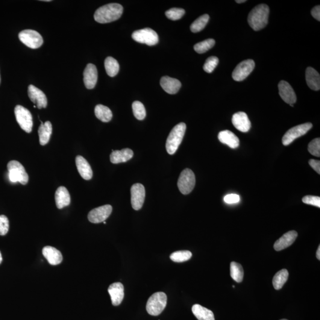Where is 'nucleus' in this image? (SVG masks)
<instances>
[{
  "instance_id": "1",
  "label": "nucleus",
  "mask_w": 320,
  "mask_h": 320,
  "mask_svg": "<svg viewBox=\"0 0 320 320\" xmlns=\"http://www.w3.org/2000/svg\"><path fill=\"white\" fill-rule=\"evenodd\" d=\"M269 7L266 4H259L255 7L248 17L249 26L255 31H259L268 25L269 16Z\"/></svg>"
},
{
  "instance_id": "2",
  "label": "nucleus",
  "mask_w": 320,
  "mask_h": 320,
  "mask_svg": "<svg viewBox=\"0 0 320 320\" xmlns=\"http://www.w3.org/2000/svg\"><path fill=\"white\" fill-rule=\"evenodd\" d=\"M123 7L117 3L104 5L96 11L94 18L99 23H108L115 21L121 17Z\"/></svg>"
},
{
  "instance_id": "3",
  "label": "nucleus",
  "mask_w": 320,
  "mask_h": 320,
  "mask_svg": "<svg viewBox=\"0 0 320 320\" xmlns=\"http://www.w3.org/2000/svg\"><path fill=\"white\" fill-rule=\"evenodd\" d=\"M186 130V124L181 122L176 125L170 132L166 145L167 151L169 154H174L178 150L179 145L183 141Z\"/></svg>"
},
{
  "instance_id": "4",
  "label": "nucleus",
  "mask_w": 320,
  "mask_h": 320,
  "mask_svg": "<svg viewBox=\"0 0 320 320\" xmlns=\"http://www.w3.org/2000/svg\"><path fill=\"white\" fill-rule=\"evenodd\" d=\"M167 302V297L165 293L162 292L154 293L148 299L146 304V311L151 316L160 315L166 308Z\"/></svg>"
},
{
  "instance_id": "5",
  "label": "nucleus",
  "mask_w": 320,
  "mask_h": 320,
  "mask_svg": "<svg viewBox=\"0 0 320 320\" xmlns=\"http://www.w3.org/2000/svg\"><path fill=\"white\" fill-rule=\"evenodd\" d=\"M8 176L10 180L13 183L19 182L22 184L25 185L28 183L29 176L26 173L22 164L16 160L10 161L7 164Z\"/></svg>"
},
{
  "instance_id": "6",
  "label": "nucleus",
  "mask_w": 320,
  "mask_h": 320,
  "mask_svg": "<svg viewBox=\"0 0 320 320\" xmlns=\"http://www.w3.org/2000/svg\"><path fill=\"white\" fill-rule=\"evenodd\" d=\"M196 183L194 173L189 169H186L179 176L178 186L182 194L187 195L194 189Z\"/></svg>"
},
{
  "instance_id": "7",
  "label": "nucleus",
  "mask_w": 320,
  "mask_h": 320,
  "mask_svg": "<svg viewBox=\"0 0 320 320\" xmlns=\"http://www.w3.org/2000/svg\"><path fill=\"white\" fill-rule=\"evenodd\" d=\"M17 123L26 133H31L33 127L32 114L27 108L22 106L17 105L14 109Z\"/></svg>"
},
{
  "instance_id": "8",
  "label": "nucleus",
  "mask_w": 320,
  "mask_h": 320,
  "mask_svg": "<svg viewBox=\"0 0 320 320\" xmlns=\"http://www.w3.org/2000/svg\"><path fill=\"white\" fill-rule=\"evenodd\" d=\"M132 37L136 42L146 44L148 46L157 45L159 41L158 34L150 28L135 31L132 35Z\"/></svg>"
},
{
  "instance_id": "9",
  "label": "nucleus",
  "mask_w": 320,
  "mask_h": 320,
  "mask_svg": "<svg viewBox=\"0 0 320 320\" xmlns=\"http://www.w3.org/2000/svg\"><path fill=\"white\" fill-rule=\"evenodd\" d=\"M19 38L23 43L32 49L39 48L43 43L42 36L37 32L30 29L20 32Z\"/></svg>"
},
{
  "instance_id": "10",
  "label": "nucleus",
  "mask_w": 320,
  "mask_h": 320,
  "mask_svg": "<svg viewBox=\"0 0 320 320\" xmlns=\"http://www.w3.org/2000/svg\"><path fill=\"white\" fill-rule=\"evenodd\" d=\"M313 127L312 123H306L294 126L287 131L283 138L284 145H289L293 141L306 134Z\"/></svg>"
},
{
  "instance_id": "11",
  "label": "nucleus",
  "mask_w": 320,
  "mask_h": 320,
  "mask_svg": "<svg viewBox=\"0 0 320 320\" xmlns=\"http://www.w3.org/2000/svg\"><path fill=\"white\" fill-rule=\"evenodd\" d=\"M255 67L254 61L252 60L243 61L234 69L232 77L235 81H242L248 77L253 71Z\"/></svg>"
},
{
  "instance_id": "12",
  "label": "nucleus",
  "mask_w": 320,
  "mask_h": 320,
  "mask_svg": "<svg viewBox=\"0 0 320 320\" xmlns=\"http://www.w3.org/2000/svg\"><path fill=\"white\" fill-rule=\"evenodd\" d=\"M131 205L135 210L142 209L145 201V190L144 186L140 183H136L131 187Z\"/></svg>"
},
{
  "instance_id": "13",
  "label": "nucleus",
  "mask_w": 320,
  "mask_h": 320,
  "mask_svg": "<svg viewBox=\"0 0 320 320\" xmlns=\"http://www.w3.org/2000/svg\"><path fill=\"white\" fill-rule=\"evenodd\" d=\"M111 212L112 207L111 205H106L91 211L88 215V219L94 224H99L105 221L110 215Z\"/></svg>"
},
{
  "instance_id": "14",
  "label": "nucleus",
  "mask_w": 320,
  "mask_h": 320,
  "mask_svg": "<svg viewBox=\"0 0 320 320\" xmlns=\"http://www.w3.org/2000/svg\"><path fill=\"white\" fill-rule=\"evenodd\" d=\"M28 96L31 101L36 105L39 109L46 107L48 101L45 93L34 85H30L28 87Z\"/></svg>"
},
{
  "instance_id": "15",
  "label": "nucleus",
  "mask_w": 320,
  "mask_h": 320,
  "mask_svg": "<svg viewBox=\"0 0 320 320\" xmlns=\"http://www.w3.org/2000/svg\"><path fill=\"white\" fill-rule=\"evenodd\" d=\"M279 94L286 104L293 105L296 101L294 90L290 85L285 81H281L278 84Z\"/></svg>"
},
{
  "instance_id": "16",
  "label": "nucleus",
  "mask_w": 320,
  "mask_h": 320,
  "mask_svg": "<svg viewBox=\"0 0 320 320\" xmlns=\"http://www.w3.org/2000/svg\"><path fill=\"white\" fill-rule=\"evenodd\" d=\"M232 123L237 130L242 133H248L251 128L250 120L248 114L243 111L235 113L232 117Z\"/></svg>"
},
{
  "instance_id": "17",
  "label": "nucleus",
  "mask_w": 320,
  "mask_h": 320,
  "mask_svg": "<svg viewBox=\"0 0 320 320\" xmlns=\"http://www.w3.org/2000/svg\"><path fill=\"white\" fill-rule=\"evenodd\" d=\"M84 83L87 89H93L98 82V73L96 67L92 64H87L84 71Z\"/></svg>"
},
{
  "instance_id": "18",
  "label": "nucleus",
  "mask_w": 320,
  "mask_h": 320,
  "mask_svg": "<svg viewBox=\"0 0 320 320\" xmlns=\"http://www.w3.org/2000/svg\"><path fill=\"white\" fill-rule=\"evenodd\" d=\"M108 292L110 296L111 303L114 306L121 304L124 298V287L120 283L111 284L108 288Z\"/></svg>"
},
{
  "instance_id": "19",
  "label": "nucleus",
  "mask_w": 320,
  "mask_h": 320,
  "mask_svg": "<svg viewBox=\"0 0 320 320\" xmlns=\"http://www.w3.org/2000/svg\"><path fill=\"white\" fill-rule=\"evenodd\" d=\"M298 237L297 232L290 231L283 235L280 239L274 244V249L276 251H281L291 246L295 242Z\"/></svg>"
},
{
  "instance_id": "20",
  "label": "nucleus",
  "mask_w": 320,
  "mask_h": 320,
  "mask_svg": "<svg viewBox=\"0 0 320 320\" xmlns=\"http://www.w3.org/2000/svg\"><path fill=\"white\" fill-rule=\"evenodd\" d=\"M160 85L163 89L170 95H175L177 93L181 86L180 81L168 76H164L161 78Z\"/></svg>"
},
{
  "instance_id": "21",
  "label": "nucleus",
  "mask_w": 320,
  "mask_h": 320,
  "mask_svg": "<svg viewBox=\"0 0 320 320\" xmlns=\"http://www.w3.org/2000/svg\"><path fill=\"white\" fill-rule=\"evenodd\" d=\"M42 254L51 265H58L63 261V255L57 249L51 246H46L42 249Z\"/></svg>"
},
{
  "instance_id": "22",
  "label": "nucleus",
  "mask_w": 320,
  "mask_h": 320,
  "mask_svg": "<svg viewBox=\"0 0 320 320\" xmlns=\"http://www.w3.org/2000/svg\"><path fill=\"white\" fill-rule=\"evenodd\" d=\"M75 164L78 172L80 173L82 178L86 180H89L92 178V169L91 168L89 163L83 157L78 155L75 158Z\"/></svg>"
},
{
  "instance_id": "23",
  "label": "nucleus",
  "mask_w": 320,
  "mask_h": 320,
  "mask_svg": "<svg viewBox=\"0 0 320 320\" xmlns=\"http://www.w3.org/2000/svg\"><path fill=\"white\" fill-rule=\"evenodd\" d=\"M55 199L56 205L60 210L69 206L71 202L69 192L67 188L64 186L58 188L55 192Z\"/></svg>"
},
{
  "instance_id": "24",
  "label": "nucleus",
  "mask_w": 320,
  "mask_h": 320,
  "mask_svg": "<svg viewBox=\"0 0 320 320\" xmlns=\"http://www.w3.org/2000/svg\"><path fill=\"white\" fill-rule=\"evenodd\" d=\"M218 137L220 142L230 146V148L236 149L239 147L240 144L239 138L231 131L229 130L221 131Z\"/></svg>"
},
{
  "instance_id": "25",
  "label": "nucleus",
  "mask_w": 320,
  "mask_h": 320,
  "mask_svg": "<svg viewBox=\"0 0 320 320\" xmlns=\"http://www.w3.org/2000/svg\"><path fill=\"white\" fill-rule=\"evenodd\" d=\"M134 152L131 149L125 148L111 152L110 156L111 163L119 164L125 163L133 157Z\"/></svg>"
},
{
  "instance_id": "26",
  "label": "nucleus",
  "mask_w": 320,
  "mask_h": 320,
  "mask_svg": "<svg viewBox=\"0 0 320 320\" xmlns=\"http://www.w3.org/2000/svg\"><path fill=\"white\" fill-rule=\"evenodd\" d=\"M305 78L308 86L311 89L315 91L320 89V76L315 69L308 67L305 72Z\"/></svg>"
},
{
  "instance_id": "27",
  "label": "nucleus",
  "mask_w": 320,
  "mask_h": 320,
  "mask_svg": "<svg viewBox=\"0 0 320 320\" xmlns=\"http://www.w3.org/2000/svg\"><path fill=\"white\" fill-rule=\"evenodd\" d=\"M52 133V126L51 123L47 121L43 123L41 121V125L38 130L39 137V142L41 145H45L49 142Z\"/></svg>"
},
{
  "instance_id": "28",
  "label": "nucleus",
  "mask_w": 320,
  "mask_h": 320,
  "mask_svg": "<svg viewBox=\"0 0 320 320\" xmlns=\"http://www.w3.org/2000/svg\"><path fill=\"white\" fill-rule=\"evenodd\" d=\"M192 310L193 314L198 320H215L213 311L201 306V305H193Z\"/></svg>"
},
{
  "instance_id": "29",
  "label": "nucleus",
  "mask_w": 320,
  "mask_h": 320,
  "mask_svg": "<svg viewBox=\"0 0 320 320\" xmlns=\"http://www.w3.org/2000/svg\"><path fill=\"white\" fill-rule=\"evenodd\" d=\"M97 118L104 122H108L112 119L113 114L108 107L102 105H97L95 109Z\"/></svg>"
},
{
  "instance_id": "30",
  "label": "nucleus",
  "mask_w": 320,
  "mask_h": 320,
  "mask_svg": "<svg viewBox=\"0 0 320 320\" xmlns=\"http://www.w3.org/2000/svg\"><path fill=\"white\" fill-rule=\"evenodd\" d=\"M289 277V273L286 269H282L274 276L273 279V285L274 288L280 290L283 288Z\"/></svg>"
},
{
  "instance_id": "31",
  "label": "nucleus",
  "mask_w": 320,
  "mask_h": 320,
  "mask_svg": "<svg viewBox=\"0 0 320 320\" xmlns=\"http://www.w3.org/2000/svg\"><path fill=\"white\" fill-rule=\"evenodd\" d=\"M105 67L106 71L110 77H113L118 74L119 65L115 59L111 57H107L105 61Z\"/></svg>"
},
{
  "instance_id": "32",
  "label": "nucleus",
  "mask_w": 320,
  "mask_h": 320,
  "mask_svg": "<svg viewBox=\"0 0 320 320\" xmlns=\"http://www.w3.org/2000/svg\"><path fill=\"white\" fill-rule=\"evenodd\" d=\"M231 277L238 283H242L243 280L244 271L240 264L233 262L230 265Z\"/></svg>"
},
{
  "instance_id": "33",
  "label": "nucleus",
  "mask_w": 320,
  "mask_h": 320,
  "mask_svg": "<svg viewBox=\"0 0 320 320\" xmlns=\"http://www.w3.org/2000/svg\"><path fill=\"white\" fill-rule=\"evenodd\" d=\"M210 20V16L208 14H204L193 22L190 26V30L193 33H197L203 30L207 25Z\"/></svg>"
},
{
  "instance_id": "34",
  "label": "nucleus",
  "mask_w": 320,
  "mask_h": 320,
  "mask_svg": "<svg viewBox=\"0 0 320 320\" xmlns=\"http://www.w3.org/2000/svg\"><path fill=\"white\" fill-rule=\"evenodd\" d=\"M215 41L213 39H208L202 41V42L196 43L194 46L195 51L198 54H204L209 51L215 45Z\"/></svg>"
},
{
  "instance_id": "35",
  "label": "nucleus",
  "mask_w": 320,
  "mask_h": 320,
  "mask_svg": "<svg viewBox=\"0 0 320 320\" xmlns=\"http://www.w3.org/2000/svg\"><path fill=\"white\" fill-rule=\"evenodd\" d=\"M192 256V252L189 251H178L170 255V259L173 262L181 263L189 260Z\"/></svg>"
},
{
  "instance_id": "36",
  "label": "nucleus",
  "mask_w": 320,
  "mask_h": 320,
  "mask_svg": "<svg viewBox=\"0 0 320 320\" xmlns=\"http://www.w3.org/2000/svg\"><path fill=\"white\" fill-rule=\"evenodd\" d=\"M133 110L134 116L138 120H142L145 119L146 110L142 102H134L133 104Z\"/></svg>"
},
{
  "instance_id": "37",
  "label": "nucleus",
  "mask_w": 320,
  "mask_h": 320,
  "mask_svg": "<svg viewBox=\"0 0 320 320\" xmlns=\"http://www.w3.org/2000/svg\"><path fill=\"white\" fill-rule=\"evenodd\" d=\"M184 13L185 11L183 8H173L166 11V16L170 20H178L180 19Z\"/></svg>"
},
{
  "instance_id": "38",
  "label": "nucleus",
  "mask_w": 320,
  "mask_h": 320,
  "mask_svg": "<svg viewBox=\"0 0 320 320\" xmlns=\"http://www.w3.org/2000/svg\"><path fill=\"white\" fill-rule=\"evenodd\" d=\"M219 63L218 58L216 57H211L208 58L205 62L203 69L205 72L211 73L215 69Z\"/></svg>"
},
{
  "instance_id": "39",
  "label": "nucleus",
  "mask_w": 320,
  "mask_h": 320,
  "mask_svg": "<svg viewBox=\"0 0 320 320\" xmlns=\"http://www.w3.org/2000/svg\"><path fill=\"white\" fill-rule=\"evenodd\" d=\"M308 151L310 154L314 155V156L320 157V139H316L311 141L309 144H308Z\"/></svg>"
},
{
  "instance_id": "40",
  "label": "nucleus",
  "mask_w": 320,
  "mask_h": 320,
  "mask_svg": "<svg viewBox=\"0 0 320 320\" xmlns=\"http://www.w3.org/2000/svg\"><path fill=\"white\" fill-rule=\"evenodd\" d=\"M9 230V221L7 216L0 215V236H5Z\"/></svg>"
},
{
  "instance_id": "41",
  "label": "nucleus",
  "mask_w": 320,
  "mask_h": 320,
  "mask_svg": "<svg viewBox=\"0 0 320 320\" xmlns=\"http://www.w3.org/2000/svg\"><path fill=\"white\" fill-rule=\"evenodd\" d=\"M302 202L305 204L313 205L320 208V198L319 196L308 195L302 198Z\"/></svg>"
},
{
  "instance_id": "42",
  "label": "nucleus",
  "mask_w": 320,
  "mask_h": 320,
  "mask_svg": "<svg viewBox=\"0 0 320 320\" xmlns=\"http://www.w3.org/2000/svg\"><path fill=\"white\" fill-rule=\"evenodd\" d=\"M224 200L225 203L228 204H237L240 201L239 195L237 194H230L225 196Z\"/></svg>"
},
{
  "instance_id": "43",
  "label": "nucleus",
  "mask_w": 320,
  "mask_h": 320,
  "mask_svg": "<svg viewBox=\"0 0 320 320\" xmlns=\"http://www.w3.org/2000/svg\"><path fill=\"white\" fill-rule=\"evenodd\" d=\"M309 164L319 175L320 174V161L319 160L311 159L309 161Z\"/></svg>"
},
{
  "instance_id": "44",
  "label": "nucleus",
  "mask_w": 320,
  "mask_h": 320,
  "mask_svg": "<svg viewBox=\"0 0 320 320\" xmlns=\"http://www.w3.org/2000/svg\"><path fill=\"white\" fill-rule=\"evenodd\" d=\"M311 15L313 16L314 19L320 21V5H317V6L314 7L312 10H311Z\"/></svg>"
},
{
  "instance_id": "45",
  "label": "nucleus",
  "mask_w": 320,
  "mask_h": 320,
  "mask_svg": "<svg viewBox=\"0 0 320 320\" xmlns=\"http://www.w3.org/2000/svg\"><path fill=\"white\" fill-rule=\"evenodd\" d=\"M317 259L320 260V246H319L318 249L317 251Z\"/></svg>"
},
{
  "instance_id": "46",
  "label": "nucleus",
  "mask_w": 320,
  "mask_h": 320,
  "mask_svg": "<svg viewBox=\"0 0 320 320\" xmlns=\"http://www.w3.org/2000/svg\"><path fill=\"white\" fill-rule=\"evenodd\" d=\"M236 1L237 2V3L240 4V3H243V2H246V0H241V1H240V0H238V1H237H237Z\"/></svg>"
},
{
  "instance_id": "47",
  "label": "nucleus",
  "mask_w": 320,
  "mask_h": 320,
  "mask_svg": "<svg viewBox=\"0 0 320 320\" xmlns=\"http://www.w3.org/2000/svg\"><path fill=\"white\" fill-rule=\"evenodd\" d=\"M2 261V255H1V252H0V264L1 263Z\"/></svg>"
},
{
  "instance_id": "48",
  "label": "nucleus",
  "mask_w": 320,
  "mask_h": 320,
  "mask_svg": "<svg viewBox=\"0 0 320 320\" xmlns=\"http://www.w3.org/2000/svg\"><path fill=\"white\" fill-rule=\"evenodd\" d=\"M0 83H1V76H0Z\"/></svg>"
},
{
  "instance_id": "49",
  "label": "nucleus",
  "mask_w": 320,
  "mask_h": 320,
  "mask_svg": "<svg viewBox=\"0 0 320 320\" xmlns=\"http://www.w3.org/2000/svg\"><path fill=\"white\" fill-rule=\"evenodd\" d=\"M104 224H107V222H106L105 221H104Z\"/></svg>"
},
{
  "instance_id": "50",
  "label": "nucleus",
  "mask_w": 320,
  "mask_h": 320,
  "mask_svg": "<svg viewBox=\"0 0 320 320\" xmlns=\"http://www.w3.org/2000/svg\"><path fill=\"white\" fill-rule=\"evenodd\" d=\"M286 320V319H283V320Z\"/></svg>"
}]
</instances>
